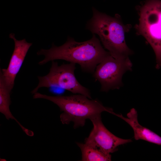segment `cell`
<instances>
[{
	"instance_id": "6da1fadb",
	"label": "cell",
	"mask_w": 161,
	"mask_h": 161,
	"mask_svg": "<svg viewBox=\"0 0 161 161\" xmlns=\"http://www.w3.org/2000/svg\"><path fill=\"white\" fill-rule=\"evenodd\" d=\"M109 53L104 49L94 34L91 39L81 42L68 37L66 42L61 46L52 44L49 49H42L37 53L38 55L44 56V58L38 62L39 65L56 60H63L78 64L83 71L92 74L97 65Z\"/></svg>"
},
{
	"instance_id": "7a4b0ae2",
	"label": "cell",
	"mask_w": 161,
	"mask_h": 161,
	"mask_svg": "<svg viewBox=\"0 0 161 161\" xmlns=\"http://www.w3.org/2000/svg\"><path fill=\"white\" fill-rule=\"evenodd\" d=\"M34 99L48 100L57 105L63 112L61 114V120L63 124L74 123V129L83 126L86 120L101 114L104 111L113 114V109L104 106L97 100H90L86 96L78 94L67 96H51L37 92Z\"/></svg>"
},
{
	"instance_id": "3957f363",
	"label": "cell",
	"mask_w": 161,
	"mask_h": 161,
	"mask_svg": "<svg viewBox=\"0 0 161 161\" xmlns=\"http://www.w3.org/2000/svg\"><path fill=\"white\" fill-rule=\"evenodd\" d=\"M93 16L86 28L99 36L103 45L113 56L129 57L132 52L127 45L125 34L129 30L117 16L111 17L92 8Z\"/></svg>"
},
{
	"instance_id": "277c9868",
	"label": "cell",
	"mask_w": 161,
	"mask_h": 161,
	"mask_svg": "<svg viewBox=\"0 0 161 161\" xmlns=\"http://www.w3.org/2000/svg\"><path fill=\"white\" fill-rule=\"evenodd\" d=\"M136 28L152 48L155 55L156 67H161V0H148L140 11Z\"/></svg>"
},
{
	"instance_id": "5b68a950",
	"label": "cell",
	"mask_w": 161,
	"mask_h": 161,
	"mask_svg": "<svg viewBox=\"0 0 161 161\" xmlns=\"http://www.w3.org/2000/svg\"><path fill=\"white\" fill-rule=\"evenodd\" d=\"M75 65L74 63L70 62L59 65L57 62L52 61L49 72L45 75L37 76L38 84L31 93L34 94L42 87H57L74 94L83 95L91 99L89 90L81 85L75 77Z\"/></svg>"
},
{
	"instance_id": "8992f818",
	"label": "cell",
	"mask_w": 161,
	"mask_h": 161,
	"mask_svg": "<svg viewBox=\"0 0 161 161\" xmlns=\"http://www.w3.org/2000/svg\"><path fill=\"white\" fill-rule=\"evenodd\" d=\"M132 66L129 57L116 58L109 53L96 66L93 77L100 83L101 91L118 89L123 85V74L127 71H131Z\"/></svg>"
},
{
	"instance_id": "52a82bcc",
	"label": "cell",
	"mask_w": 161,
	"mask_h": 161,
	"mask_svg": "<svg viewBox=\"0 0 161 161\" xmlns=\"http://www.w3.org/2000/svg\"><path fill=\"white\" fill-rule=\"evenodd\" d=\"M93 128L88 137L85 140V143L97 148L104 153L110 154L116 151L120 145L130 143L131 139H124L114 135L103 124L101 114L90 119Z\"/></svg>"
},
{
	"instance_id": "ba28073f",
	"label": "cell",
	"mask_w": 161,
	"mask_h": 161,
	"mask_svg": "<svg viewBox=\"0 0 161 161\" xmlns=\"http://www.w3.org/2000/svg\"><path fill=\"white\" fill-rule=\"evenodd\" d=\"M9 36L14 41V48L7 68L1 69L0 72L8 88L11 91L14 87L16 76L32 44L27 42L25 39L20 40H17L13 33L10 34Z\"/></svg>"
},
{
	"instance_id": "9c48e42d",
	"label": "cell",
	"mask_w": 161,
	"mask_h": 161,
	"mask_svg": "<svg viewBox=\"0 0 161 161\" xmlns=\"http://www.w3.org/2000/svg\"><path fill=\"white\" fill-rule=\"evenodd\" d=\"M114 115L123 119L132 129L134 137L136 140H143L159 145H161V137L149 129L141 126L138 122L137 114L134 108L131 109L127 114V117L122 114Z\"/></svg>"
},
{
	"instance_id": "30bf717a",
	"label": "cell",
	"mask_w": 161,
	"mask_h": 161,
	"mask_svg": "<svg viewBox=\"0 0 161 161\" xmlns=\"http://www.w3.org/2000/svg\"><path fill=\"white\" fill-rule=\"evenodd\" d=\"M11 91L7 86L0 72V112L4 115L7 119H10L14 120L22 129L23 131L27 135L32 136L33 132L23 126L14 117L11 113L9 108L11 103L10 99Z\"/></svg>"
},
{
	"instance_id": "8fae6325",
	"label": "cell",
	"mask_w": 161,
	"mask_h": 161,
	"mask_svg": "<svg viewBox=\"0 0 161 161\" xmlns=\"http://www.w3.org/2000/svg\"><path fill=\"white\" fill-rule=\"evenodd\" d=\"M82 153L83 161H108L111 160V155L86 143H77Z\"/></svg>"
}]
</instances>
